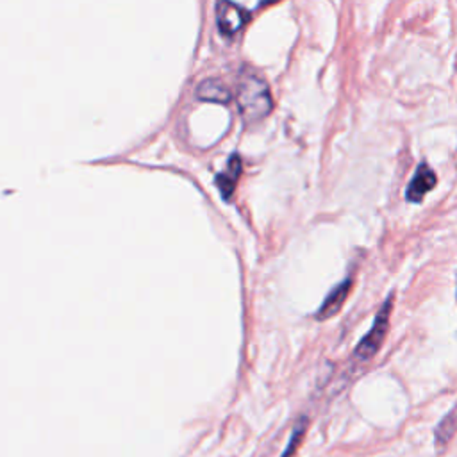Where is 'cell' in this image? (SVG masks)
I'll return each instance as SVG.
<instances>
[{
	"label": "cell",
	"mask_w": 457,
	"mask_h": 457,
	"mask_svg": "<svg viewBox=\"0 0 457 457\" xmlns=\"http://www.w3.org/2000/svg\"><path fill=\"white\" fill-rule=\"evenodd\" d=\"M236 100L246 121L264 118L271 109V95L266 80L255 71H241L237 79Z\"/></svg>",
	"instance_id": "1"
},
{
	"label": "cell",
	"mask_w": 457,
	"mask_h": 457,
	"mask_svg": "<svg viewBox=\"0 0 457 457\" xmlns=\"http://www.w3.org/2000/svg\"><path fill=\"white\" fill-rule=\"evenodd\" d=\"M350 289H352V280H350V278L341 280V282L325 296L323 303H321L320 309L316 311V318H318V320H327V318L336 316V314L341 311V307H343L346 296L350 295Z\"/></svg>",
	"instance_id": "5"
},
{
	"label": "cell",
	"mask_w": 457,
	"mask_h": 457,
	"mask_svg": "<svg viewBox=\"0 0 457 457\" xmlns=\"http://www.w3.org/2000/svg\"><path fill=\"white\" fill-rule=\"evenodd\" d=\"M248 20V12L234 4V2H218L216 4V21L223 34H234L237 32Z\"/></svg>",
	"instance_id": "4"
},
{
	"label": "cell",
	"mask_w": 457,
	"mask_h": 457,
	"mask_svg": "<svg viewBox=\"0 0 457 457\" xmlns=\"http://www.w3.org/2000/svg\"><path fill=\"white\" fill-rule=\"evenodd\" d=\"M196 96L200 100H207V102H218V104H227L232 96L228 86H225L220 79H207L204 82H200V86L196 87Z\"/></svg>",
	"instance_id": "6"
},
{
	"label": "cell",
	"mask_w": 457,
	"mask_h": 457,
	"mask_svg": "<svg viewBox=\"0 0 457 457\" xmlns=\"http://www.w3.org/2000/svg\"><path fill=\"white\" fill-rule=\"evenodd\" d=\"M437 182V177L434 173V170L427 164V162H420L418 168L414 170V175L412 179L409 180L407 187H405V198L409 202H414V204H420L423 200V196L434 189Z\"/></svg>",
	"instance_id": "3"
},
{
	"label": "cell",
	"mask_w": 457,
	"mask_h": 457,
	"mask_svg": "<svg viewBox=\"0 0 457 457\" xmlns=\"http://www.w3.org/2000/svg\"><path fill=\"white\" fill-rule=\"evenodd\" d=\"M239 170H241L239 157H237V155H232V159L228 161V166H227V173L223 171L221 175H218L220 189H221L225 195H230V191H232V187H234V182H236V179H237Z\"/></svg>",
	"instance_id": "7"
},
{
	"label": "cell",
	"mask_w": 457,
	"mask_h": 457,
	"mask_svg": "<svg viewBox=\"0 0 457 457\" xmlns=\"http://www.w3.org/2000/svg\"><path fill=\"white\" fill-rule=\"evenodd\" d=\"M391 307H393V302H391V296H389V298L382 303L380 311L377 312L371 328L366 332V336L359 341V345H357L355 350H353V355H352V357H353L357 362H366V361H370V359L378 352V348L382 346V341H384V337H386V334H387Z\"/></svg>",
	"instance_id": "2"
}]
</instances>
